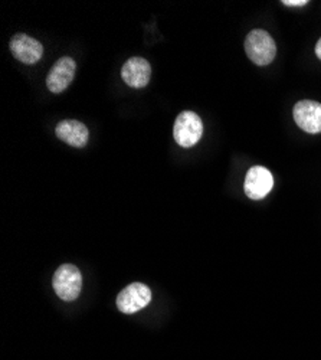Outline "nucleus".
<instances>
[{
    "label": "nucleus",
    "instance_id": "obj_6",
    "mask_svg": "<svg viewBox=\"0 0 321 360\" xmlns=\"http://www.w3.org/2000/svg\"><path fill=\"white\" fill-rule=\"evenodd\" d=\"M77 63L70 56L58 59L46 77V86L51 93L60 94L70 86L75 77Z\"/></svg>",
    "mask_w": 321,
    "mask_h": 360
},
{
    "label": "nucleus",
    "instance_id": "obj_7",
    "mask_svg": "<svg viewBox=\"0 0 321 360\" xmlns=\"http://www.w3.org/2000/svg\"><path fill=\"white\" fill-rule=\"evenodd\" d=\"M296 124L308 134L321 133V104L311 100L299 101L293 108Z\"/></svg>",
    "mask_w": 321,
    "mask_h": 360
},
{
    "label": "nucleus",
    "instance_id": "obj_9",
    "mask_svg": "<svg viewBox=\"0 0 321 360\" xmlns=\"http://www.w3.org/2000/svg\"><path fill=\"white\" fill-rule=\"evenodd\" d=\"M152 77V67L148 59L133 56L122 68L123 81L131 88H143L149 84Z\"/></svg>",
    "mask_w": 321,
    "mask_h": 360
},
{
    "label": "nucleus",
    "instance_id": "obj_8",
    "mask_svg": "<svg viewBox=\"0 0 321 360\" xmlns=\"http://www.w3.org/2000/svg\"><path fill=\"white\" fill-rule=\"evenodd\" d=\"M12 55L26 65H34L39 63L44 56V46L42 44L35 39L27 37L25 34H18L11 39L9 44Z\"/></svg>",
    "mask_w": 321,
    "mask_h": 360
},
{
    "label": "nucleus",
    "instance_id": "obj_10",
    "mask_svg": "<svg viewBox=\"0 0 321 360\" xmlns=\"http://www.w3.org/2000/svg\"><path fill=\"white\" fill-rule=\"evenodd\" d=\"M55 133L58 139L77 148L85 147L90 139L89 129H86L85 124L78 122V120H64V122L56 126Z\"/></svg>",
    "mask_w": 321,
    "mask_h": 360
},
{
    "label": "nucleus",
    "instance_id": "obj_2",
    "mask_svg": "<svg viewBox=\"0 0 321 360\" xmlns=\"http://www.w3.org/2000/svg\"><path fill=\"white\" fill-rule=\"evenodd\" d=\"M52 285L56 292L64 302H74L79 297L82 288V276L79 269L72 264H64L56 269Z\"/></svg>",
    "mask_w": 321,
    "mask_h": 360
},
{
    "label": "nucleus",
    "instance_id": "obj_11",
    "mask_svg": "<svg viewBox=\"0 0 321 360\" xmlns=\"http://www.w3.org/2000/svg\"><path fill=\"white\" fill-rule=\"evenodd\" d=\"M282 5L285 6H304L308 5L307 0H282Z\"/></svg>",
    "mask_w": 321,
    "mask_h": 360
},
{
    "label": "nucleus",
    "instance_id": "obj_1",
    "mask_svg": "<svg viewBox=\"0 0 321 360\" xmlns=\"http://www.w3.org/2000/svg\"><path fill=\"white\" fill-rule=\"evenodd\" d=\"M245 52L258 67L270 65L277 55V45L273 37L264 29H254L245 39Z\"/></svg>",
    "mask_w": 321,
    "mask_h": 360
},
{
    "label": "nucleus",
    "instance_id": "obj_5",
    "mask_svg": "<svg viewBox=\"0 0 321 360\" xmlns=\"http://www.w3.org/2000/svg\"><path fill=\"white\" fill-rule=\"evenodd\" d=\"M274 188V176L264 166H254L245 176L244 191L252 200L264 199Z\"/></svg>",
    "mask_w": 321,
    "mask_h": 360
},
{
    "label": "nucleus",
    "instance_id": "obj_12",
    "mask_svg": "<svg viewBox=\"0 0 321 360\" xmlns=\"http://www.w3.org/2000/svg\"><path fill=\"white\" fill-rule=\"evenodd\" d=\"M315 55H317V58L321 61V38H320V39L317 41V44H315Z\"/></svg>",
    "mask_w": 321,
    "mask_h": 360
},
{
    "label": "nucleus",
    "instance_id": "obj_3",
    "mask_svg": "<svg viewBox=\"0 0 321 360\" xmlns=\"http://www.w3.org/2000/svg\"><path fill=\"white\" fill-rule=\"evenodd\" d=\"M203 136V123L193 111H183L178 115L173 127V137L181 147L189 148L199 143Z\"/></svg>",
    "mask_w": 321,
    "mask_h": 360
},
{
    "label": "nucleus",
    "instance_id": "obj_4",
    "mask_svg": "<svg viewBox=\"0 0 321 360\" xmlns=\"http://www.w3.org/2000/svg\"><path fill=\"white\" fill-rule=\"evenodd\" d=\"M152 302V291L143 283H133L117 295V307L124 314H134Z\"/></svg>",
    "mask_w": 321,
    "mask_h": 360
}]
</instances>
